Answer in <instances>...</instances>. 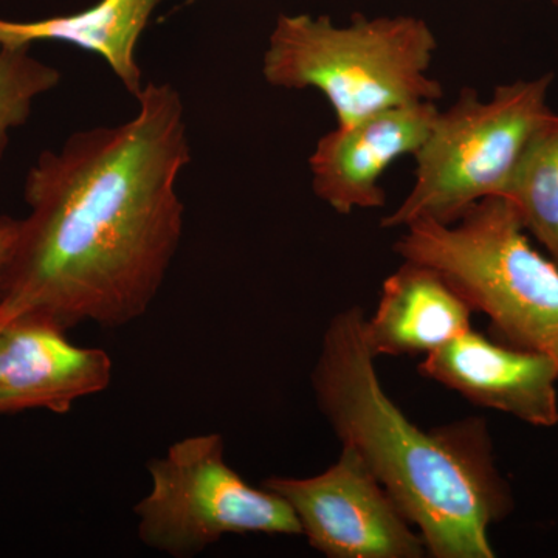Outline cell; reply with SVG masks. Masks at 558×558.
Wrapping results in <instances>:
<instances>
[{"mask_svg": "<svg viewBox=\"0 0 558 558\" xmlns=\"http://www.w3.org/2000/svg\"><path fill=\"white\" fill-rule=\"evenodd\" d=\"M20 233L21 220L10 218V216H0V286L9 270Z\"/></svg>", "mask_w": 558, "mask_h": 558, "instance_id": "obj_15", "label": "cell"}, {"mask_svg": "<svg viewBox=\"0 0 558 558\" xmlns=\"http://www.w3.org/2000/svg\"><path fill=\"white\" fill-rule=\"evenodd\" d=\"M418 373L475 405L534 427L558 424V362L542 352L509 347L470 329L425 355Z\"/></svg>", "mask_w": 558, "mask_h": 558, "instance_id": "obj_9", "label": "cell"}, {"mask_svg": "<svg viewBox=\"0 0 558 558\" xmlns=\"http://www.w3.org/2000/svg\"><path fill=\"white\" fill-rule=\"evenodd\" d=\"M148 472L150 490L134 512L140 542L157 553L197 556L226 535H303L284 498L230 468L218 433L178 440Z\"/></svg>", "mask_w": 558, "mask_h": 558, "instance_id": "obj_6", "label": "cell"}, {"mask_svg": "<svg viewBox=\"0 0 558 558\" xmlns=\"http://www.w3.org/2000/svg\"><path fill=\"white\" fill-rule=\"evenodd\" d=\"M264 487L289 502L304 537L329 558L428 556L417 529L349 447L336 464L310 478L270 476Z\"/></svg>", "mask_w": 558, "mask_h": 558, "instance_id": "obj_7", "label": "cell"}, {"mask_svg": "<svg viewBox=\"0 0 558 558\" xmlns=\"http://www.w3.org/2000/svg\"><path fill=\"white\" fill-rule=\"evenodd\" d=\"M49 319L20 315L0 332V414L49 410L65 414L76 400L105 391L112 359L76 347Z\"/></svg>", "mask_w": 558, "mask_h": 558, "instance_id": "obj_10", "label": "cell"}, {"mask_svg": "<svg viewBox=\"0 0 558 558\" xmlns=\"http://www.w3.org/2000/svg\"><path fill=\"white\" fill-rule=\"evenodd\" d=\"M553 73L495 87L490 100L464 87L438 113L424 145L414 154V185L399 208L381 219L400 229L417 219L457 222L476 202L502 197L521 154L553 110Z\"/></svg>", "mask_w": 558, "mask_h": 558, "instance_id": "obj_5", "label": "cell"}, {"mask_svg": "<svg viewBox=\"0 0 558 558\" xmlns=\"http://www.w3.org/2000/svg\"><path fill=\"white\" fill-rule=\"evenodd\" d=\"M558 266V116L539 123L502 194Z\"/></svg>", "mask_w": 558, "mask_h": 558, "instance_id": "obj_13", "label": "cell"}, {"mask_svg": "<svg viewBox=\"0 0 558 558\" xmlns=\"http://www.w3.org/2000/svg\"><path fill=\"white\" fill-rule=\"evenodd\" d=\"M161 0H100L90 9L32 22L0 20V47L64 43L108 62L132 97L143 90L137 47Z\"/></svg>", "mask_w": 558, "mask_h": 558, "instance_id": "obj_12", "label": "cell"}, {"mask_svg": "<svg viewBox=\"0 0 558 558\" xmlns=\"http://www.w3.org/2000/svg\"><path fill=\"white\" fill-rule=\"evenodd\" d=\"M438 113L435 101L413 102L336 126L319 137L310 157L315 196L340 215L385 207L380 179L402 157H414Z\"/></svg>", "mask_w": 558, "mask_h": 558, "instance_id": "obj_8", "label": "cell"}, {"mask_svg": "<svg viewBox=\"0 0 558 558\" xmlns=\"http://www.w3.org/2000/svg\"><path fill=\"white\" fill-rule=\"evenodd\" d=\"M365 319L359 306L330 318L311 374L319 411L417 529L428 556L494 558L488 529L509 515L513 498L486 421L414 425L381 388Z\"/></svg>", "mask_w": 558, "mask_h": 558, "instance_id": "obj_2", "label": "cell"}, {"mask_svg": "<svg viewBox=\"0 0 558 558\" xmlns=\"http://www.w3.org/2000/svg\"><path fill=\"white\" fill-rule=\"evenodd\" d=\"M438 39L416 16L366 17L336 25L328 14H279L264 51L270 86L319 92L347 126L398 106L435 101L444 89L429 76Z\"/></svg>", "mask_w": 558, "mask_h": 558, "instance_id": "obj_3", "label": "cell"}, {"mask_svg": "<svg viewBox=\"0 0 558 558\" xmlns=\"http://www.w3.org/2000/svg\"><path fill=\"white\" fill-rule=\"evenodd\" d=\"M138 110L44 150L25 179L31 215L0 286V307L64 330L116 329L148 312L183 234L178 180L191 160L185 105L149 83Z\"/></svg>", "mask_w": 558, "mask_h": 558, "instance_id": "obj_1", "label": "cell"}, {"mask_svg": "<svg viewBox=\"0 0 558 558\" xmlns=\"http://www.w3.org/2000/svg\"><path fill=\"white\" fill-rule=\"evenodd\" d=\"M11 318H14L13 315H10L9 312L0 307V332H2V329L5 328L7 323H9Z\"/></svg>", "mask_w": 558, "mask_h": 558, "instance_id": "obj_16", "label": "cell"}, {"mask_svg": "<svg viewBox=\"0 0 558 558\" xmlns=\"http://www.w3.org/2000/svg\"><path fill=\"white\" fill-rule=\"evenodd\" d=\"M473 310L432 267L403 260L381 284L365 339L374 357L427 355L472 329Z\"/></svg>", "mask_w": 558, "mask_h": 558, "instance_id": "obj_11", "label": "cell"}, {"mask_svg": "<svg viewBox=\"0 0 558 558\" xmlns=\"http://www.w3.org/2000/svg\"><path fill=\"white\" fill-rule=\"evenodd\" d=\"M548 2L553 3V5L558 7V0H548Z\"/></svg>", "mask_w": 558, "mask_h": 558, "instance_id": "obj_17", "label": "cell"}, {"mask_svg": "<svg viewBox=\"0 0 558 558\" xmlns=\"http://www.w3.org/2000/svg\"><path fill=\"white\" fill-rule=\"evenodd\" d=\"M31 47H0V159L10 132L27 123L33 101L61 81L60 70L32 57Z\"/></svg>", "mask_w": 558, "mask_h": 558, "instance_id": "obj_14", "label": "cell"}, {"mask_svg": "<svg viewBox=\"0 0 558 558\" xmlns=\"http://www.w3.org/2000/svg\"><path fill=\"white\" fill-rule=\"evenodd\" d=\"M403 229L395 252L439 271L487 315L495 340L558 362V266L532 247L508 199L476 202L449 226L417 219Z\"/></svg>", "mask_w": 558, "mask_h": 558, "instance_id": "obj_4", "label": "cell"}]
</instances>
